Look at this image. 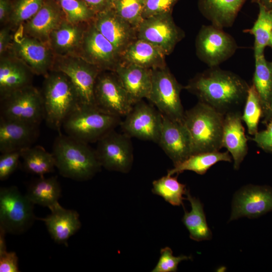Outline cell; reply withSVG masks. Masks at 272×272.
<instances>
[{"label": "cell", "mask_w": 272, "mask_h": 272, "mask_svg": "<svg viewBox=\"0 0 272 272\" xmlns=\"http://www.w3.org/2000/svg\"><path fill=\"white\" fill-rule=\"evenodd\" d=\"M249 87L238 75L215 66L197 74L184 88L194 95L199 102L225 115L240 111Z\"/></svg>", "instance_id": "obj_1"}, {"label": "cell", "mask_w": 272, "mask_h": 272, "mask_svg": "<svg viewBox=\"0 0 272 272\" xmlns=\"http://www.w3.org/2000/svg\"><path fill=\"white\" fill-rule=\"evenodd\" d=\"M52 154L60 174L74 180L90 179L102 167L95 150L88 143L60 132L54 141Z\"/></svg>", "instance_id": "obj_2"}, {"label": "cell", "mask_w": 272, "mask_h": 272, "mask_svg": "<svg viewBox=\"0 0 272 272\" xmlns=\"http://www.w3.org/2000/svg\"><path fill=\"white\" fill-rule=\"evenodd\" d=\"M224 115L199 101L185 111L182 123L190 139L192 155L222 148Z\"/></svg>", "instance_id": "obj_3"}, {"label": "cell", "mask_w": 272, "mask_h": 272, "mask_svg": "<svg viewBox=\"0 0 272 272\" xmlns=\"http://www.w3.org/2000/svg\"><path fill=\"white\" fill-rule=\"evenodd\" d=\"M45 77L42 90L47 125L60 131L67 115L80 103L77 91L64 74L51 71Z\"/></svg>", "instance_id": "obj_4"}, {"label": "cell", "mask_w": 272, "mask_h": 272, "mask_svg": "<svg viewBox=\"0 0 272 272\" xmlns=\"http://www.w3.org/2000/svg\"><path fill=\"white\" fill-rule=\"evenodd\" d=\"M121 122L120 117L96 106L79 104L65 118L62 128L66 134L88 144L97 142Z\"/></svg>", "instance_id": "obj_5"}, {"label": "cell", "mask_w": 272, "mask_h": 272, "mask_svg": "<svg viewBox=\"0 0 272 272\" xmlns=\"http://www.w3.org/2000/svg\"><path fill=\"white\" fill-rule=\"evenodd\" d=\"M152 71V87L148 99L163 115L182 122L185 111L180 92L184 87L165 66Z\"/></svg>", "instance_id": "obj_6"}, {"label": "cell", "mask_w": 272, "mask_h": 272, "mask_svg": "<svg viewBox=\"0 0 272 272\" xmlns=\"http://www.w3.org/2000/svg\"><path fill=\"white\" fill-rule=\"evenodd\" d=\"M34 205L16 186L1 188L0 227L11 234L24 232L36 219Z\"/></svg>", "instance_id": "obj_7"}, {"label": "cell", "mask_w": 272, "mask_h": 272, "mask_svg": "<svg viewBox=\"0 0 272 272\" xmlns=\"http://www.w3.org/2000/svg\"><path fill=\"white\" fill-rule=\"evenodd\" d=\"M0 117L39 125L44 120L42 96L32 85L1 99Z\"/></svg>", "instance_id": "obj_8"}, {"label": "cell", "mask_w": 272, "mask_h": 272, "mask_svg": "<svg viewBox=\"0 0 272 272\" xmlns=\"http://www.w3.org/2000/svg\"><path fill=\"white\" fill-rule=\"evenodd\" d=\"M51 71L61 72L69 78L81 104L96 106L95 86L102 72L98 67L77 55L55 56Z\"/></svg>", "instance_id": "obj_9"}, {"label": "cell", "mask_w": 272, "mask_h": 272, "mask_svg": "<svg viewBox=\"0 0 272 272\" xmlns=\"http://www.w3.org/2000/svg\"><path fill=\"white\" fill-rule=\"evenodd\" d=\"M8 51L34 74L44 77L51 71L55 56L48 43L27 35L20 27L13 35Z\"/></svg>", "instance_id": "obj_10"}, {"label": "cell", "mask_w": 272, "mask_h": 272, "mask_svg": "<svg viewBox=\"0 0 272 272\" xmlns=\"http://www.w3.org/2000/svg\"><path fill=\"white\" fill-rule=\"evenodd\" d=\"M196 55L209 67L218 66L231 57L238 48L235 39L223 29L203 25L195 40Z\"/></svg>", "instance_id": "obj_11"}, {"label": "cell", "mask_w": 272, "mask_h": 272, "mask_svg": "<svg viewBox=\"0 0 272 272\" xmlns=\"http://www.w3.org/2000/svg\"><path fill=\"white\" fill-rule=\"evenodd\" d=\"M130 138L114 129L99 139L95 152L101 167L109 171L128 173L133 161Z\"/></svg>", "instance_id": "obj_12"}, {"label": "cell", "mask_w": 272, "mask_h": 272, "mask_svg": "<svg viewBox=\"0 0 272 272\" xmlns=\"http://www.w3.org/2000/svg\"><path fill=\"white\" fill-rule=\"evenodd\" d=\"M77 55L102 71H114L121 57L116 48L96 28L92 21L86 26Z\"/></svg>", "instance_id": "obj_13"}, {"label": "cell", "mask_w": 272, "mask_h": 272, "mask_svg": "<svg viewBox=\"0 0 272 272\" xmlns=\"http://www.w3.org/2000/svg\"><path fill=\"white\" fill-rule=\"evenodd\" d=\"M162 122V113L142 100L133 106L120 126L123 133L130 138L158 144Z\"/></svg>", "instance_id": "obj_14"}, {"label": "cell", "mask_w": 272, "mask_h": 272, "mask_svg": "<svg viewBox=\"0 0 272 272\" xmlns=\"http://www.w3.org/2000/svg\"><path fill=\"white\" fill-rule=\"evenodd\" d=\"M137 38L159 48L166 55L170 54L184 37L170 13L145 19L136 29Z\"/></svg>", "instance_id": "obj_15"}, {"label": "cell", "mask_w": 272, "mask_h": 272, "mask_svg": "<svg viewBox=\"0 0 272 272\" xmlns=\"http://www.w3.org/2000/svg\"><path fill=\"white\" fill-rule=\"evenodd\" d=\"M102 72L97 78L95 86L96 106L110 114L120 117L125 116L133 104L115 73Z\"/></svg>", "instance_id": "obj_16"}, {"label": "cell", "mask_w": 272, "mask_h": 272, "mask_svg": "<svg viewBox=\"0 0 272 272\" xmlns=\"http://www.w3.org/2000/svg\"><path fill=\"white\" fill-rule=\"evenodd\" d=\"M272 211V188L248 185L234 195L229 221L242 217L258 218Z\"/></svg>", "instance_id": "obj_17"}, {"label": "cell", "mask_w": 272, "mask_h": 272, "mask_svg": "<svg viewBox=\"0 0 272 272\" xmlns=\"http://www.w3.org/2000/svg\"><path fill=\"white\" fill-rule=\"evenodd\" d=\"M158 144L174 165L192 155L190 139L183 123L172 120L163 114Z\"/></svg>", "instance_id": "obj_18"}, {"label": "cell", "mask_w": 272, "mask_h": 272, "mask_svg": "<svg viewBox=\"0 0 272 272\" xmlns=\"http://www.w3.org/2000/svg\"><path fill=\"white\" fill-rule=\"evenodd\" d=\"M96 28L121 54L134 40L136 29L110 8L95 15L92 20Z\"/></svg>", "instance_id": "obj_19"}, {"label": "cell", "mask_w": 272, "mask_h": 272, "mask_svg": "<svg viewBox=\"0 0 272 272\" xmlns=\"http://www.w3.org/2000/svg\"><path fill=\"white\" fill-rule=\"evenodd\" d=\"M65 19L59 4L54 0H44L37 13L20 26L27 35L47 43L52 32Z\"/></svg>", "instance_id": "obj_20"}, {"label": "cell", "mask_w": 272, "mask_h": 272, "mask_svg": "<svg viewBox=\"0 0 272 272\" xmlns=\"http://www.w3.org/2000/svg\"><path fill=\"white\" fill-rule=\"evenodd\" d=\"M39 126L0 117L1 153L31 147L39 137Z\"/></svg>", "instance_id": "obj_21"}, {"label": "cell", "mask_w": 272, "mask_h": 272, "mask_svg": "<svg viewBox=\"0 0 272 272\" xmlns=\"http://www.w3.org/2000/svg\"><path fill=\"white\" fill-rule=\"evenodd\" d=\"M114 72L133 105L144 98L148 99L152 87L151 69L119 63Z\"/></svg>", "instance_id": "obj_22"}, {"label": "cell", "mask_w": 272, "mask_h": 272, "mask_svg": "<svg viewBox=\"0 0 272 272\" xmlns=\"http://www.w3.org/2000/svg\"><path fill=\"white\" fill-rule=\"evenodd\" d=\"M242 112L236 111L224 115L222 147L227 149L234 161V169L238 170L248 152L247 139L242 122Z\"/></svg>", "instance_id": "obj_23"}, {"label": "cell", "mask_w": 272, "mask_h": 272, "mask_svg": "<svg viewBox=\"0 0 272 272\" xmlns=\"http://www.w3.org/2000/svg\"><path fill=\"white\" fill-rule=\"evenodd\" d=\"M51 214L43 221L53 240L58 244L67 245L69 238L81 228L79 214L74 210L63 208L59 203L50 209Z\"/></svg>", "instance_id": "obj_24"}, {"label": "cell", "mask_w": 272, "mask_h": 272, "mask_svg": "<svg viewBox=\"0 0 272 272\" xmlns=\"http://www.w3.org/2000/svg\"><path fill=\"white\" fill-rule=\"evenodd\" d=\"M33 73L23 63L9 54L1 56L0 97L32 85Z\"/></svg>", "instance_id": "obj_25"}, {"label": "cell", "mask_w": 272, "mask_h": 272, "mask_svg": "<svg viewBox=\"0 0 272 272\" xmlns=\"http://www.w3.org/2000/svg\"><path fill=\"white\" fill-rule=\"evenodd\" d=\"M86 27L65 19L52 32L48 43L55 56L77 55Z\"/></svg>", "instance_id": "obj_26"}, {"label": "cell", "mask_w": 272, "mask_h": 272, "mask_svg": "<svg viewBox=\"0 0 272 272\" xmlns=\"http://www.w3.org/2000/svg\"><path fill=\"white\" fill-rule=\"evenodd\" d=\"M247 0H199L203 16L211 24L219 28L231 27Z\"/></svg>", "instance_id": "obj_27"}, {"label": "cell", "mask_w": 272, "mask_h": 272, "mask_svg": "<svg viewBox=\"0 0 272 272\" xmlns=\"http://www.w3.org/2000/svg\"><path fill=\"white\" fill-rule=\"evenodd\" d=\"M165 55L154 45L137 38L127 47L121 57L125 63L153 70L165 66Z\"/></svg>", "instance_id": "obj_28"}, {"label": "cell", "mask_w": 272, "mask_h": 272, "mask_svg": "<svg viewBox=\"0 0 272 272\" xmlns=\"http://www.w3.org/2000/svg\"><path fill=\"white\" fill-rule=\"evenodd\" d=\"M185 195L191 209L189 212L184 209L182 221L189 233L190 239L196 241L211 239L212 233L207 222L202 203L198 198L192 196L188 189Z\"/></svg>", "instance_id": "obj_29"}, {"label": "cell", "mask_w": 272, "mask_h": 272, "mask_svg": "<svg viewBox=\"0 0 272 272\" xmlns=\"http://www.w3.org/2000/svg\"><path fill=\"white\" fill-rule=\"evenodd\" d=\"M60 194L61 187L57 177L43 176L30 184L26 195L34 204L51 209L59 204Z\"/></svg>", "instance_id": "obj_30"}, {"label": "cell", "mask_w": 272, "mask_h": 272, "mask_svg": "<svg viewBox=\"0 0 272 272\" xmlns=\"http://www.w3.org/2000/svg\"><path fill=\"white\" fill-rule=\"evenodd\" d=\"M221 161H232L231 155L228 151L224 152L218 151L194 154L174 165L173 168L167 171V174L173 175L185 171H191L198 174L203 175L212 166Z\"/></svg>", "instance_id": "obj_31"}, {"label": "cell", "mask_w": 272, "mask_h": 272, "mask_svg": "<svg viewBox=\"0 0 272 272\" xmlns=\"http://www.w3.org/2000/svg\"><path fill=\"white\" fill-rule=\"evenodd\" d=\"M254 59L252 84L260 98L264 117L272 103V62L266 60L264 54L255 56Z\"/></svg>", "instance_id": "obj_32"}, {"label": "cell", "mask_w": 272, "mask_h": 272, "mask_svg": "<svg viewBox=\"0 0 272 272\" xmlns=\"http://www.w3.org/2000/svg\"><path fill=\"white\" fill-rule=\"evenodd\" d=\"M23 167L28 173L43 177L53 172L55 160L52 153L40 146L30 147L21 151Z\"/></svg>", "instance_id": "obj_33"}, {"label": "cell", "mask_w": 272, "mask_h": 272, "mask_svg": "<svg viewBox=\"0 0 272 272\" xmlns=\"http://www.w3.org/2000/svg\"><path fill=\"white\" fill-rule=\"evenodd\" d=\"M258 6V15L253 26L244 30V32L249 33L254 37V57L264 54L272 31V10L266 9L260 5Z\"/></svg>", "instance_id": "obj_34"}, {"label": "cell", "mask_w": 272, "mask_h": 272, "mask_svg": "<svg viewBox=\"0 0 272 272\" xmlns=\"http://www.w3.org/2000/svg\"><path fill=\"white\" fill-rule=\"evenodd\" d=\"M152 192L163 197L164 200L174 206L183 205V195L187 189L186 185L179 182L177 176L167 174L152 183Z\"/></svg>", "instance_id": "obj_35"}, {"label": "cell", "mask_w": 272, "mask_h": 272, "mask_svg": "<svg viewBox=\"0 0 272 272\" xmlns=\"http://www.w3.org/2000/svg\"><path fill=\"white\" fill-rule=\"evenodd\" d=\"M263 117V109L258 94L252 84L248 91L247 96L242 113L241 118L247 127L248 132L254 136L258 131L259 121Z\"/></svg>", "instance_id": "obj_36"}, {"label": "cell", "mask_w": 272, "mask_h": 272, "mask_svg": "<svg viewBox=\"0 0 272 272\" xmlns=\"http://www.w3.org/2000/svg\"><path fill=\"white\" fill-rule=\"evenodd\" d=\"M145 0H113L112 9L116 14L137 28L144 20Z\"/></svg>", "instance_id": "obj_37"}, {"label": "cell", "mask_w": 272, "mask_h": 272, "mask_svg": "<svg viewBox=\"0 0 272 272\" xmlns=\"http://www.w3.org/2000/svg\"><path fill=\"white\" fill-rule=\"evenodd\" d=\"M59 5L65 19L74 24L90 22L96 14L82 0H63Z\"/></svg>", "instance_id": "obj_38"}, {"label": "cell", "mask_w": 272, "mask_h": 272, "mask_svg": "<svg viewBox=\"0 0 272 272\" xmlns=\"http://www.w3.org/2000/svg\"><path fill=\"white\" fill-rule=\"evenodd\" d=\"M44 0H16L12 3V10L9 23L19 26L34 16L41 8Z\"/></svg>", "instance_id": "obj_39"}, {"label": "cell", "mask_w": 272, "mask_h": 272, "mask_svg": "<svg viewBox=\"0 0 272 272\" xmlns=\"http://www.w3.org/2000/svg\"><path fill=\"white\" fill-rule=\"evenodd\" d=\"M191 258L190 256L184 255L175 256L170 247H164L161 249L159 260L152 272H176L180 262Z\"/></svg>", "instance_id": "obj_40"}, {"label": "cell", "mask_w": 272, "mask_h": 272, "mask_svg": "<svg viewBox=\"0 0 272 272\" xmlns=\"http://www.w3.org/2000/svg\"><path fill=\"white\" fill-rule=\"evenodd\" d=\"M21 151L2 153L0 156V180H6L18 167Z\"/></svg>", "instance_id": "obj_41"}, {"label": "cell", "mask_w": 272, "mask_h": 272, "mask_svg": "<svg viewBox=\"0 0 272 272\" xmlns=\"http://www.w3.org/2000/svg\"><path fill=\"white\" fill-rule=\"evenodd\" d=\"M176 0H145L144 19L170 13Z\"/></svg>", "instance_id": "obj_42"}, {"label": "cell", "mask_w": 272, "mask_h": 272, "mask_svg": "<svg viewBox=\"0 0 272 272\" xmlns=\"http://www.w3.org/2000/svg\"><path fill=\"white\" fill-rule=\"evenodd\" d=\"M266 125V128L258 131L252 140L261 149L272 154V118Z\"/></svg>", "instance_id": "obj_43"}, {"label": "cell", "mask_w": 272, "mask_h": 272, "mask_svg": "<svg viewBox=\"0 0 272 272\" xmlns=\"http://www.w3.org/2000/svg\"><path fill=\"white\" fill-rule=\"evenodd\" d=\"M1 272H18V257L15 252L6 251L0 254Z\"/></svg>", "instance_id": "obj_44"}, {"label": "cell", "mask_w": 272, "mask_h": 272, "mask_svg": "<svg viewBox=\"0 0 272 272\" xmlns=\"http://www.w3.org/2000/svg\"><path fill=\"white\" fill-rule=\"evenodd\" d=\"M95 13L100 12L112 8L113 0H82Z\"/></svg>", "instance_id": "obj_45"}, {"label": "cell", "mask_w": 272, "mask_h": 272, "mask_svg": "<svg viewBox=\"0 0 272 272\" xmlns=\"http://www.w3.org/2000/svg\"><path fill=\"white\" fill-rule=\"evenodd\" d=\"M10 27L3 28L0 31V55L7 51L11 44L13 36L10 33Z\"/></svg>", "instance_id": "obj_46"}, {"label": "cell", "mask_w": 272, "mask_h": 272, "mask_svg": "<svg viewBox=\"0 0 272 272\" xmlns=\"http://www.w3.org/2000/svg\"><path fill=\"white\" fill-rule=\"evenodd\" d=\"M12 10L10 0H0V22L5 24L9 23Z\"/></svg>", "instance_id": "obj_47"}, {"label": "cell", "mask_w": 272, "mask_h": 272, "mask_svg": "<svg viewBox=\"0 0 272 272\" xmlns=\"http://www.w3.org/2000/svg\"><path fill=\"white\" fill-rule=\"evenodd\" d=\"M7 232L1 227H0V254L7 251L6 241L5 235Z\"/></svg>", "instance_id": "obj_48"}, {"label": "cell", "mask_w": 272, "mask_h": 272, "mask_svg": "<svg viewBox=\"0 0 272 272\" xmlns=\"http://www.w3.org/2000/svg\"><path fill=\"white\" fill-rule=\"evenodd\" d=\"M258 6L260 5L268 10H272V0H252Z\"/></svg>", "instance_id": "obj_49"}, {"label": "cell", "mask_w": 272, "mask_h": 272, "mask_svg": "<svg viewBox=\"0 0 272 272\" xmlns=\"http://www.w3.org/2000/svg\"><path fill=\"white\" fill-rule=\"evenodd\" d=\"M272 118V103L266 115L263 117L262 123L266 124L267 122Z\"/></svg>", "instance_id": "obj_50"}, {"label": "cell", "mask_w": 272, "mask_h": 272, "mask_svg": "<svg viewBox=\"0 0 272 272\" xmlns=\"http://www.w3.org/2000/svg\"><path fill=\"white\" fill-rule=\"evenodd\" d=\"M268 46L270 47L271 48H272V31H271V32L269 40V42H268Z\"/></svg>", "instance_id": "obj_51"}, {"label": "cell", "mask_w": 272, "mask_h": 272, "mask_svg": "<svg viewBox=\"0 0 272 272\" xmlns=\"http://www.w3.org/2000/svg\"><path fill=\"white\" fill-rule=\"evenodd\" d=\"M55 1H56L57 2H60L62 1H63V0H55Z\"/></svg>", "instance_id": "obj_52"}]
</instances>
